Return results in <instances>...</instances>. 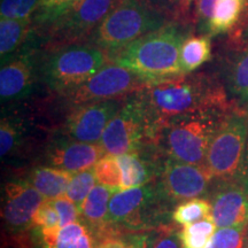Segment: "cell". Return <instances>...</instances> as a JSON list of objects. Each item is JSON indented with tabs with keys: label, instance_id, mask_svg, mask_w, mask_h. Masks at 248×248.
Instances as JSON below:
<instances>
[{
	"label": "cell",
	"instance_id": "74e56055",
	"mask_svg": "<svg viewBox=\"0 0 248 248\" xmlns=\"http://www.w3.org/2000/svg\"><path fill=\"white\" fill-rule=\"evenodd\" d=\"M244 187L246 188L248 192V142H247V154H246V160H245V168H244V175L243 179H241Z\"/></svg>",
	"mask_w": 248,
	"mask_h": 248
},
{
	"label": "cell",
	"instance_id": "d4e9b609",
	"mask_svg": "<svg viewBox=\"0 0 248 248\" xmlns=\"http://www.w3.org/2000/svg\"><path fill=\"white\" fill-rule=\"evenodd\" d=\"M212 214L210 200L193 198L179 203L171 213V221L178 225H187L206 218Z\"/></svg>",
	"mask_w": 248,
	"mask_h": 248
},
{
	"label": "cell",
	"instance_id": "7c38bea8",
	"mask_svg": "<svg viewBox=\"0 0 248 248\" xmlns=\"http://www.w3.org/2000/svg\"><path fill=\"white\" fill-rule=\"evenodd\" d=\"M212 179L206 166L168 159L160 171L159 183L167 197L172 202H177L206 194Z\"/></svg>",
	"mask_w": 248,
	"mask_h": 248
},
{
	"label": "cell",
	"instance_id": "d590c367",
	"mask_svg": "<svg viewBox=\"0 0 248 248\" xmlns=\"http://www.w3.org/2000/svg\"><path fill=\"white\" fill-rule=\"evenodd\" d=\"M216 0H197V18L204 28L208 26L213 16Z\"/></svg>",
	"mask_w": 248,
	"mask_h": 248
},
{
	"label": "cell",
	"instance_id": "4316f807",
	"mask_svg": "<svg viewBox=\"0 0 248 248\" xmlns=\"http://www.w3.org/2000/svg\"><path fill=\"white\" fill-rule=\"evenodd\" d=\"M99 184L107 186L111 190L122 191V171H121L116 155L106 154L93 166Z\"/></svg>",
	"mask_w": 248,
	"mask_h": 248
},
{
	"label": "cell",
	"instance_id": "e575fe53",
	"mask_svg": "<svg viewBox=\"0 0 248 248\" xmlns=\"http://www.w3.org/2000/svg\"><path fill=\"white\" fill-rule=\"evenodd\" d=\"M53 204L58 210L59 217H60V228L70 224L73 222H76L77 217L80 216L79 207L70 199H68L67 197L54 199Z\"/></svg>",
	"mask_w": 248,
	"mask_h": 248
},
{
	"label": "cell",
	"instance_id": "d6986e66",
	"mask_svg": "<svg viewBox=\"0 0 248 248\" xmlns=\"http://www.w3.org/2000/svg\"><path fill=\"white\" fill-rule=\"evenodd\" d=\"M116 157L122 171V191L147 184L160 175L161 170L157 169L156 164L142 157L140 152L116 155Z\"/></svg>",
	"mask_w": 248,
	"mask_h": 248
},
{
	"label": "cell",
	"instance_id": "ba28073f",
	"mask_svg": "<svg viewBox=\"0 0 248 248\" xmlns=\"http://www.w3.org/2000/svg\"><path fill=\"white\" fill-rule=\"evenodd\" d=\"M99 142L106 154L113 155L140 152L146 142L152 145L146 110L136 93L123 101Z\"/></svg>",
	"mask_w": 248,
	"mask_h": 248
},
{
	"label": "cell",
	"instance_id": "2e32d148",
	"mask_svg": "<svg viewBox=\"0 0 248 248\" xmlns=\"http://www.w3.org/2000/svg\"><path fill=\"white\" fill-rule=\"evenodd\" d=\"M35 78L33 52L24 51L1 63L0 97L1 102L22 99L30 92Z\"/></svg>",
	"mask_w": 248,
	"mask_h": 248
},
{
	"label": "cell",
	"instance_id": "5bb4252c",
	"mask_svg": "<svg viewBox=\"0 0 248 248\" xmlns=\"http://www.w3.org/2000/svg\"><path fill=\"white\" fill-rule=\"evenodd\" d=\"M210 195L212 218L217 228L248 224V192L241 182H219Z\"/></svg>",
	"mask_w": 248,
	"mask_h": 248
},
{
	"label": "cell",
	"instance_id": "277c9868",
	"mask_svg": "<svg viewBox=\"0 0 248 248\" xmlns=\"http://www.w3.org/2000/svg\"><path fill=\"white\" fill-rule=\"evenodd\" d=\"M173 203L167 197L159 181L113 194L108 208L109 234L121 230L140 231L161 224L168 207Z\"/></svg>",
	"mask_w": 248,
	"mask_h": 248
},
{
	"label": "cell",
	"instance_id": "9c48e42d",
	"mask_svg": "<svg viewBox=\"0 0 248 248\" xmlns=\"http://www.w3.org/2000/svg\"><path fill=\"white\" fill-rule=\"evenodd\" d=\"M146 83V80L128 68L109 61L85 83L71 90L67 94L74 105L122 99L124 95L140 91Z\"/></svg>",
	"mask_w": 248,
	"mask_h": 248
},
{
	"label": "cell",
	"instance_id": "f546056e",
	"mask_svg": "<svg viewBox=\"0 0 248 248\" xmlns=\"http://www.w3.org/2000/svg\"><path fill=\"white\" fill-rule=\"evenodd\" d=\"M248 224L219 228L206 248H244Z\"/></svg>",
	"mask_w": 248,
	"mask_h": 248
},
{
	"label": "cell",
	"instance_id": "4dcf8cb0",
	"mask_svg": "<svg viewBox=\"0 0 248 248\" xmlns=\"http://www.w3.org/2000/svg\"><path fill=\"white\" fill-rule=\"evenodd\" d=\"M42 0H1L0 17L29 20L38 11Z\"/></svg>",
	"mask_w": 248,
	"mask_h": 248
},
{
	"label": "cell",
	"instance_id": "8d00e7d4",
	"mask_svg": "<svg viewBox=\"0 0 248 248\" xmlns=\"http://www.w3.org/2000/svg\"><path fill=\"white\" fill-rule=\"evenodd\" d=\"M237 40L240 42L241 44H245L248 46V0H247V6H246V14H245L244 21L241 23L239 32L237 35Z\"/></svg>",
	"mask_w": 248,
	"mask_h": 248
},
{
	"label": "cell",
	"instance_id": "ac0fdd59",
	"mask_svg": "<svg viewBox=\"0 0 248 248\" xmlns=\"http://www.w3.org/2000/svg\"><path fill=\"white\" fill-rule=\"evenodd\" d=\"M44 248H95L94 235L82 222H73L55 230H40Z\"/></svg>",
	"mask_w": 248,
	"mask_h": 248
},
{
	"label": "cell",
	"instance_id": "f35d334b",
	"mask_svg": "<svg viewBox=\"0 0 248 248\" xmlns=\"http://www.w3.org/2000/svg\"><path fill=\"white\" fill-rule=\"evenodd\" d=\"M177 1L179 2V5L182 6L183 11H186V8H190L192 0H177Z\"/></svg>",
	"mask_w": 248,
	"mask_h": 248
},
{
	"label": "cell",
	"instance_id": "836d02e7",
	"mask_svg": "<svg viewBox=\"0 0 248 248\" xmlns=\"http://www.w3.org/2000/svg\"><path fill=\"white\" fill-rule=\"evenodd\" d=\"M147 248H183L178 231L175 229H159L152 233Z\"/></svg>",
	"mask_w": 248,
	"mask_h": 248
},
{
	"label": "cell",
	"instance_id": "4fadbf2b",
	"mask_svg": "<svg viewBox=\"0 0 248 248\" xmlns=\"http://www.w3.org/2000/svg\"><path fill=\"white\" fill-rule=\"evenodd\" d=\"M46 199L29 181H13L5 186L2 219L12 232H22L32 224V217Z\"/></svg>",
	"mask_w": 248,
	"mask_h": 248
},
{
	"label": "cell",
	"instance_id": "60d3db41",
	"mask_svg": "<svg viewBox=\"0 0 248 248\" xmlns=\"http://www.w3.org/2000/svg\"><path fill=\"white\" fill-rule=\"evenodd\" d=\"M95 248H98V247H95Z\"/></svg>",
	"mask_w": 248,
	"mask_h": 248
},
{
	"label": "cell",
	"instance_id": "603a6c76",
	"mask_svg": "<svg viewBox=\"0 0 248 248\" xmlns=\"http://www.w3.org/2000/svg\"><path fill=\"white\" fill-rule=\"evenodd\" d=\"M212 55L209 36H191L185 38L181 48V68L188 74L202 66Z\"/></svg>",
	"mask_w": 248,
	"mask_h": 248
},
{
	"label": "cell",
	"instance_id": "1f68e13d",
	"mask_svg": "<svg viewBox=\"0 0 248 248\" xmlns=\"http://www.w3.org/2000/svg\"><path fill=\"white\" fill-rule=\"evenodd\" d=\"M79 1L80 0H42L35 21L38 24L48 26Z\"/></svg>",
	"mask_w": 248,
	"mask_h": 248
},
{
	"label": "cell",
	"instance_id": "d6a6232c",
	"mask_svg": "<svg viewBox=\"0 0 248 248\" xmlns=\"http://www.w3.org/2000/svg\"><path fill=\"white\" fill-rule=\"evenodd\" d=\"M32 225L38 226L39 230L60 229V217L54 207L53 200L46 199L40 204L32 217Z\"/></svg>",
	"mask_w": 248,
	"mask_h": 248
},
{
	"label": "cell",
	"instance_id": "5b68a950",
	"mask_svg": "<svg viewBox=\"0 0 248 248\" xmlns=\"http://www.w3.org/2000/svg\"><path fill=\"white\" fill-rule=\"evenodd\" d=\"M164 24L163 15L144 0H120L91 37L110 54Z\"/></svg>",
	"mask_w": 248,
	"mask_h": 248
},
{
	"label": "cell",
	"instance_id": "83f0119b",
	"mask_svg": "<svg viewBox=\"0 0 248 248\" xmlns=\"http://www.w3.org/2000/svg\"><path fill=\"white\" fill-rule=\"evenodd\" d=\"M95 181H97V177H95L93 167L90 169L75 172L73 175L69 185H68L66 197L73 202H75L80 208L86 197L95 186Z\"/></svg>",
	"mask_w": 248,
	"mask_h": 248
},
{
	"label": "cell",
	"instance_id": "7a4b0ae2",
	"mask_svg": "<svg viewBox=\"0 0 248 248\" xmlns=\"http://www.w3.org/2000/svg\"><path fill=\"white\" fill-rule=\"evenodd\" d=\"M185 32L178 24L166 23L125 47L108 54L109 61L128 68L146 82L184 75L181 48Z\"/></svg>",
	"mask_w": 248,
	"mask_h": 248
},
{
	"label": "cell",
	"instance_id": "e0dca14e",
	"mask_svg": "<svg viewBox=\"0 0 248 248\" xmlns=\"http://www.w3.org/2000/svg\"><path fill=\"white\" fill-rule=\"evenodd\" d=\"M116 191L101 184L95 185L84 202L80 206V215L84 218L85 224L89 226L94 235L95 243L109 234L108 226V208L109 201Z\"/></svg>",
	"mask_w": 248,
	"mask_h": 248
},
{
	"label": "cell",
	"instance_id": "3957f363",
	"mask_svg": "<svg viewBox=\"0 0 248 248\" xmlns=\"http://www.w3.org/2000/svg\"><path fill=\"white\" fill-rule=\"evenodd\" d=\"M225 114L200 113L170 121L156 132L152 145L170 160L204 166L210 141Z\"/></svg>",
	"mask_w": 248,
	"mask_h": 248
},
{
	"label": "cell",
	"instance_id": "ffe728a7",
	"mask_svg": "<svg viewBox=\"0 0 248 248\" xmlns=\"http://www.w3.org/2000/svg\"><path fill=\"white\" fill-rule=\"evenodd\" d=\"M73 175V172L57 167H38L31 171L29 183L44 195L45 199L54 200L66 194Z\"/></svg>",
	"mask_w": 248,
	"mask_h": 248
},
{
	"label": "cell",
	"instance_id": "30bf717a",
	"mask_svg": "<svg viewBox=\"0 0 248 248\" xmlns=\"http://www.w3.org/2000/svg\"><path fill=\"white\" fill-rule=\"evenodd\" d=\"M120 0H80L48 24V35L57 44H71L92 36Z\"/></svg>",
	"mask_w": 248,
	"mask_h": 248
},
{
	"label": "cell",
	"instance_id": "8992f818",
	"mask_svg": "<svg viewBox=\"0 0 248 248\" xmlns=\"http://www.w3.org/2000/svg\"><path fill=\"white\" fill-rule=\"evenodd\" d=\"M248 142V113L229 111L222 117L207 152L204 166L213 179L241 182Z\"/></svg>",
	"mask_w": 248,
	"mask_h": 248
},
{
	"label": "cell",
	"instance_id": "7402d4cb",
	"mask_svg": "<svg viewBox=\"0 0 248 248\" xmlns=\"http://www.w3.org/2000/svg\"><path fill=\"white\" fill-rule=\"evenodd\" d=\"M32 20H0V55L1 63L8 60V57L16 52L29 36Z\"/></svg>",
	"mask_w": 248,
	"mask_h": 248
},
{
	"label": "cell",
	"instance_id": "9a60e30c",
	"mask_svg": "<svg viewBox=\"0 0 248 248\" xmlns=\"http://www.w3.org/2000/svg\"><path fill=\"white\" fill-rule=\"evenodd\" d=\"M105 153L100 142L60 140L49 148L46 161L53 167L75 173L92 168Z\"/></svg>",
	"mask_w": 248,
	"mask_h": 248
},
{
	"label": "cell",
	"instance_id": "f1b7e54d",
	"mask_svg": "<svg viewBox=\"0 0 248 248\" xmlns=\"http://www.w3.org/2000/svg\"><path fill=\"white\" fill-rule=\"evenodd\" d=\"M22 136L23 129L20 123L14 119L2 117L0 123V153L2 159L13 154L21 146Z\"/></svg>",
	"mask_w": 248,
	"mask_h": 248
},
{
	"label": "cell",
	"instance_id": "6da1fadb",
	"mask_svg": "<svg viewBox=\"0 0 248 248\" xmlns=\"http://www.w3.org/2000/svg\"><path fill=\"white\" fill-rule=\"evenodd\" d=\"M136 94L146 110L152 141L164 124L178 117L230 111L221 86L201 75L184 74L147 82Z\"/></svg>",
	"mask_w": 248,
	"mask_h": 248
},
{
	"label": "cell",
	"instance_id": "44dd1931",
	"mask_svg": "<svg viewBox=\"0 0 248 248\" xmlns=\"http://www.w3.org/2000/svg\"><path fill=\"white\" fill-rule=\"evenodd\" d=\"M247 0H216L213 16L206 30L209 35H221L231 31L240 22Z\"/></svg>",
	"mask_w": 248,
	"mask_h": 248
},
{
	"label": "cell",
	"instance_id": "52a82bcc",
	"mask_svg": "<svg viewBox=\"0 0 248 248\" xmlns=\"http://www.w3.org/2000/svg\"><path fill=\"white\" fill-rule=\"evenodd\" d=\"M109 62L105 49L97 45L69 44L49 55L43 68L45 82L59 92H70Z\"/></svg>",
	"mask_w": 248,
	"mask_h": 248
},
{
	"label": "cell",
	"instance_id": "484cf974",
	"mask_svg": "<svg viewBox=\"0 0 248 248\" xmlns=\"http://www.w3.org/2000/svg\"><path fill=\"white\" fill-rule=\"evenodd\" d=\"M228 80L232 94L240 101L248 102V47L232 63Z\"/></svg>",
	"mask_w": 248,
	"mask_h": 248
},
{
	"label": "cell",
	"instance_id": "8fae6325",
	"mask_svg": "<svg viewBox=\"0 0 248 248\" xmlns=\"http://www.w3.org/2000/svg\"><path fill=\"white\" fill-rule=\"evenodd\" d=\"M122 104L121 99H108L75 105L64 123L68 137L83 142L100 141L107 124Z\"/></svg>",
	"mask_w": 248,
	"mask_h": 248
},
{
	"label": "cell",
	"instance_id": "cb8c5ba5",
	"mask_svg": "<svg viewBox=\"0 0 248 248\" xmlns=\"http://www.w3.org/2000/svg\"><path fill=\"white\" fill-rule=\"evenodd\" d=\"M217 225L212 218V215L200 221L183 225L178 231L179 240L183 248H206L215 234Z\"/></svg>",
	"mask_w": 248,
	"mask_h": 248
},
{
	"label": "cell",
	"instance_id": "ab89813d",
	"mask_svg": "<svg viewBox=\"0 0 248 248\" xmlns=\"http://www.w3.org/2000/svg\"><path fill=\"white\" fill-rule=\"evenodd\" d=\"M244 248H248V230H247V234H246V239H245Z\"/></svg>",
	"mask_w": 248,
	"mask_h": 248
}]
</instances>
